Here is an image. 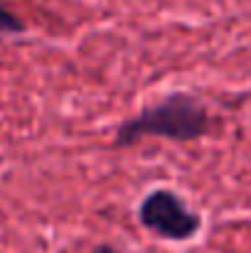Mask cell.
I'll list each match as a JSON object with an SVG mask.
<instances>
[{
    "label": "cell",
    "mask_w": 251,
    "mask_h": 253,
    "mask_svg": "<svg viewBox=\"0 0 251 253\" xmlns=\"http://www.w3.org/2000/svg\"><path fill=\"white\" fill-rule=\"evenodd\" d=\"M212 133V113L192 91H170L160 101L143 106L136 116L121 121L113 130V148L126 150L143 138L170 143H195Z\"/></svg>",
    "instance_id": "1"
},
{
    "label": "cell",
    "mask_w": 251,
    "mask_h": 253,
    "mask_svg": "<svg viewBox=\"0 0 251 253\" xmlns=\"http://www.w3.org/2000/svg\"><path fill=\"white\" fill-rule=\"evenodd\" d=\"M136 216L146 231L172 244H185L202 231V214L170 187L151 189L141 199Z\"/></svg>",
    "instance_id": "2"
},
{
    "label": "cell",
    "mask_w": 251,
    "mask_h": 253,
    "mask_svg": "<svg viewBox=\"0 0 251 253\" xmlns=\"http://www.w3.org/2000/svg\"><path fill=\"white\" fill-rule=\"evenodd\" d=\"M22 32H27V25L10 7H5V2L0 0V35L12 37V35H22Z\"/></svg>",
    "instance_id": "3"
},
{
    "label": "cell",
    "mask_w": 251,
    "mask_h": 253,
    "mask_svg": "<svg viewBox=\"0 0 251 253\" xmlns=\"http://www.w3.org/2000/svg\"><path fill=\"white\" fill-rule=\"evenodd\" d=\"M91 253H121V251H118V249H113V246H108V244H99Z\"/></svg>",
    "instance_id": "4"
}]
</instances>
